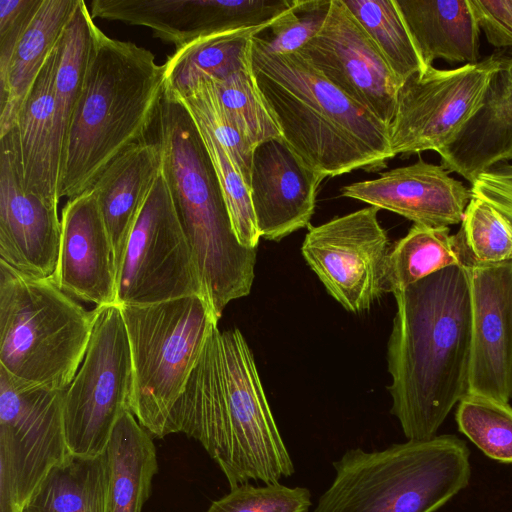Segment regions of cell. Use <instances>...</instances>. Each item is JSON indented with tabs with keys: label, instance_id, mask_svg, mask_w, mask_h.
<instances>
[{
	"label": "cell",
	"instance_id": "cell-1",
	"mask_svg": "<svg viewBox=\"0 0 512 512\" xmlns=\"http://www.w3.org/2000/svg\"><path fill=\"white\" fill-rule=\"evenodd\" d=\"M387 345L391 413L408 440H428L468 392L471 304L464 266L394 294Z\"/></svg>",
	"mask_w": 512,
	"mask_h": 512
},
{
	"label": "cell",
	"instance_id": "cell-2",
	"mask_svg": "<svg viewBox=\"0 0 512 512\" xmlns=\"http://www.w3.org/2000/svg\"><path fill=\"white\" fill-rule=\"evenodd\" d=\"M173 433L200 442L230 488L279 482L294 464L242 332L214 327L172 416Z\"/></svg>",
	"mask_w": 512,
	"mask_h": 512
},
{
	"label": "cell",
	"instance_id": "cell-3",
	"mask_svg": "<svg viewBox=\"0 0 512 512\" xmlns=\"http://www.w3.org/2000/svg\"><path fill=\"white\" fill-rule=\"evenodd\" d=\"M252 65L283 139L309 168L326 178L387 167L394 157L388 126L299 52H272L259 34L252 39Z\"/></svg>",
	"mask_w": 512,
	"mask_h": 512
},
{
	"label": "cell",
	"instance_id": "cell-4",
	"mask_svg": "<svg viewBox=\"0 0 512 512\" xmlns=\"http://www.w3.org/2000/svg\"><path fill=\"white\" fill-rule=\"evenodd\" d=\"M164 94V65L132 42L110 38L94 23L80 98L67 132L59 199L90 190L119 155L145 140Z\"/></svg>",
	"mask_w": 512,
	"mask_h": 512
},
{
	"label": "cell",
	"instance_id": "cell-5",
	"mask_svg": "<svg viewBox=\"0 0 512 512\" xmlns=\"http://www.w3.org/2000/svg\"><path fill=\"white\" fill-rule=\"evenodd\" d=\"M154 122L162 173L194 253L204 298L220 319L231 301L250 293L256 249L244 247L236 237L214 166L188 109L164 93Z\"/></svg>",
	"mask_w": 512,
	"mask_h": 512
},
{
	"label": "cell",
	"instance_id": "cell-6",
	"mask_svg": "<svg viewBox=\"0 0 512 512\" xmlns=\"http://www.w3.org/2000/svg\"><path fill=\"white\" fill-rule=\"evenodd\" d=\"M314 512H435L464 489L471 466L454 435L408 440L380 451L347 450Z\"/></svg>",
	"mask_w": 512,
	"mask_h": 512
},
{
	"label": "cell",
	"instance_id": "cell-7",
	"mask_svg": "<svg viewBox=\"0 0 512 512\" xmlns=\"http://www.w3.org/2000/svg\"><path fill=\"white\" fill-rule=\"evenodd\" d=\"M96 310H86L51 278L0 260V368L30 385L66 390L85 357Z\"/></svg>",
	"mask_w": 512,
	"mask_h": 512
},
{
	"label": "cell",
	"instance_id": "cell-8",
	"mask_svg": "<svg viewBox=\"0 0 512 512\" xmlns=\"http://www.w3.org/2000/svg\"><path fill=\"white\" fill-rule=\"evenodd\" d=\"M119 308L131 353L130 410L163 438L173 434L175 406L219 318L201 295Z\"/></svg>",
	"mask_w": 512,
	"mask_h": 512
},
{
	"label": "cell",
	"instance_id": "cell-9",
	"mask_svg": "<svg viewBox=\"0 0 512 512\" xmlns=\"http://www.w3.org/2000/svg\"><path fill=\"white\" fill-rule=\"evenodd\" d=\"M95 310L85 357L63 403L68 449L90 457L105 452L116 422L130 410L132 391L130 346L120 308L112 304Z\"/></svg>",
	"mask_w": 512,
	"mask_h": 512
},
{
	"label": "cell",
	"instance_id": "cell-10",
	"mask_svg": "<svg viewBox=\"0 0 512 512\" xmlns=\"http://www.w3.org/2000/svg\"><path fill=\"white\" fill-rule=\"evenodd\" d=\"M203 295L196 259L161 171L129 234L114 304L148 305Z\"/></svg>",
	"mask_w": 512,
	"mask_h": 512
},
{
	"label": "cell",
	"instance_id": "cell-11",
	"mask_svg": "<svg viewBox=\"0 0 512 512\" xmlns=\"http://www.w3.org/2000/svg\"><path fill=\"white\" fill-rule=\"evenodd\" d=\"M64 394L18 381L0 368V512H20L48 472L70 454Z\"/></svg>",
	"mask_w": 512,
	"mask_h": 512
},
{
	"label": "cell",
	"instance_id": "cell-12",
	"mask_svg": "<svg viewBox=\"0 0 512 512\" xmlns=\"http://www.w3.org/2000/svg\"><path fill=\"white\" fill-rule=\"evenodd\" d=\"M503 55L499 50L475 64L449 70L431 66L409 77L398 91L389 125L394 157L438 152L449 144L478 108Z\"/></svg>",
	"mask_w": 512,
	"mask_h": 512
},
{
	"label": "cell",
	"instance_id": "cell-13",
	"mask_svg": "<svg viewBox=\"0 0 512 512\" xmlns=\"http://www.w3.org/2000/svg\"><path fill=\"white\" fill-rule=\"evenodd\" d=\"M373 206L309 227L301 252L327 292L346 310L364 312L386 290L391 248Z\"/></svg>",
	"mask_w": 512,
	"mask_h": 512
},
{
	"label": "cell",
	"instance_id": "cell-14",
	"mask_svg": "<svg viewBox=\"0 0 512 512\" xmlns=\"http://www.w3.org/2000/svg\"><path fill=\"white\" fill-rule=\"evenodd\" d=\"M297 52L389 128L401 83L343 0H330L320 30Z\"/></svg>",
	"mask_w": 512,
	"mask_h": 512
},
{
	"label": "cell",
	"instance_id": "cell-15",
	"mask_svg": "<svg viewBox=\"0 0 512 512\" xmlns=\"http://www.w3.org/2000/svg\"><path fill=\"white\" fill-rule=\"evenodd\" d=\"M471 304L468 392L512 398V261L463 265Z\"/></svg>",
	"mask_w": 512,
	"mask_h": 512
},
{
	"label": "cell",
	"instance_id": "cell-16",
	"mask_svg": "<svg viewBox=\"0 0 512 512\" xmlns=\"http://www.w3.org/2000/svg\"><path fill=\"white\" fill-rule=\"evenodd\" d=\"M280 0H93L92 18L145 26L180 48L216 32L270 24Z\"/></svg>",
	"mask_w": 512,
	"mask_h": 512
},
{
	"label": "cell",
	"instance_id": "cell-17",
	"mask_svg": "<svg viewBox=\"0 0 512 512\" xmlns=\"http://www.w3.org/2000/svg\"><path fill=\"white\" fill-rule=\"evenodd\" d=\"M324 178L309 168L283 138L258 145L253 151L249 188L260 236L280 241L310 227Z\"/></svg>",
	"mask_w": 512,
	"mask_h": 512
},
{
	"label": "cell",
	"instance_id": "cell-18",
	"mask_svg": "<svg viewBox=\"0 0 512 512\" xmlns=\"http://www.w3.org/2000/svg\"><path fill=\"white\" fill-rule=\"evenodd\" d=\"M0 145V260L30 277L52 278L61 240L58 206L24 188L9 146Z\"/></svg>",
	"mask_w": 512,
	"mask_h": 512
},
{
	"label": "cell",
	"instance_id": "cell-19",
	"mask_svg": "<svg viewBox=\"0 0 512 512\" xmlns=\"http://www.w3.org/2000/svg\"><path fill=\"white\" fill-rule=\"evenodd\" d=\"M340 192L342 197L430 227L461 224L473 197L471 189L449 176L441 165L421 158L414 164L385 171L376 179L345 185Z\"/></svg>",
	"mask_w": 512,
	"mask_h": 512
},
{
	"label": "cell",
	"instance_id": "cell-20",
	"mask_svg": "<svg viewBox=\"0 0 512 512\" xmlns=\"http://www.w3.org/2000/svg\"><path fill=\"white\" fill-rule=\"evenodd\" d=\"M51 280L96 307L114 304V253L92 190L68 199L62 210L58 263Z\"/></svg>",
	"mask_w": 512,
	"mask_h": 512
},
{
	"label": "cell",
	"instance_id": "cell-21",
	"mask_svg": "<svg viewBox=\"0 0 512 512\" xmlns=\"http://www.w3.org/2000/svg\"><path fill=\"white\" fill-rule=\"evenodd\" d=\"M59 54L57 44L25 98L12 127L0 137L11 150L24 188L57 206L60 200L59 166L53 148V129Z\"/></svg>",
	"mask_w": 512,
	"mask_h": 512
},
{
	"label": "cell",
	"instance_id": "cell-22",
	"mask_svg": "<svg viewBox=\"0 0 512 512\" xmlns=\"http://www.w3.org/2000/svg\"><path fill=\"white\" fill-rule=\"evenodd\" d=\"M441 166L472 183L512 158V52L504 50L480 104L453 140L437 152Z\"/></svg>",
	"mask_w": 512,
	"mask_h": 512
},
{
	"label": "cell",
	"instance_id": "cell-23",
	"mask_svg": "<svg viewBox=\"0 0 512 512\" xmlns=\"http://www.w3.org/2000/svg\"><path fill=\"white\" fill-rule=\"evenodd\" d=\"M161 171L159 145L144 140L119 155L90 189L112 244L116 274L135 220Z\"/></svg>",
	"mask_w": 512,
	"mask_h": 512
},
{
	"label": "cell",
	"instance_id": "cell-24",
	"mask_svg": "<svg viewBox=\"0 0 512 512\" xmlns=\"http://www.w3.org/2000/svg\"><path fill=\"white\" fill-rule=\"evenodd\" d=\"M425 68L436 59L479 62V32L469 0H395Z\"/></svg>",
	"mask_w": 512,
	"mask_h": 512
},
{
	"label": "cell",
	"instance_id": "cell-25",
	"mask_svg": "<svg viewBox=\"0 0 512 512\" xmlns=\"http://www.w3.org/2000/svg\"><path fill=\"white\" fill-rule=\"evenodd\" d=\"M79 0H43L0 73V137L16 116L48 57L57 46Z\"/></svg>",
	"mask_w": 512,
	"mask_h": 512
},
{
	"label": "cell",
	"instance_id": "cell-26",
	"mask_svg": "<svg viewBox=\"0 0 512 512\" xmlns=\"http://www.w3.org/2000/svg\"><path fill=\"white\" fill-rule=\"evenodd\" d=\"M108 466L107 512H141L158 470L152 435L126 410L105 450Z\"/></svg>",
	"mask_w": 512,
	"mask_h": 512
},
{
	"label": "cell",
	"instance_id": "cell-27",
	"mask_svg": "<svg viewBox=\"0 0 512 512\" xmlns=\"http://www.w3.org/2000/svg\"><path fill=\"white\" fill-rule=\"evenodd\" d=\"M271 24L212 33L177 48L163 64L164 93L179 98L201 78L220 80L241 69L252 60L253 37Z\"/></svg>",
	"mask_w": 512,
	"mask_h": 512
},
{
	"label": "cell",
	"instance_id": "cell-28",
	"mask_svg": "<svg viewBox=\"0 0 512 512\" xmlns=\"http://www.w3.org/2000/svg\"><path fill=\"white\" fill-rule=\"evenodd\" d=\"M108 466L98 456L69 454L54 466L20 512H107Z\"/></svg>",
	"mask_w": 512,
	"mask_h": 512
},
{
	"label": "cell",
	"instance_id": "cell-29",
	"mask_svg": "<svg viewBox=\"0 0 512 512\" xmlns=\"http://www.w3.org/2000/svg\"><path fill=\"white\" fill-rule=\"evenodd\" d=\"M468 253L459 232L449 227L414 224L394 243L386 262V290L393 295L429 275L466 263Z\"/></svg>",
	"mask_w": 512,
	"mask_h": 512
},
{
	"label": "cell",
	"instance_id": "cell-30",
	"mask_svg": "<svg viewBox=\"0 0 512 512\" xmlns=\"http://www.w3.org/2000/svg\"><path fill=\"white\" fill-rule=\"evenodd\" d=\"M401 85L426 68L395 0H343Z\"/></svg>",
	"mask_w": 512,
	"mask_h": 512
},
{
	"label": "cell",
	"instance_id": "cell-31",
	"mask_svg": "<svg viewBox=\"0 0 512 512\" xmlns=\"http://www.w3.org/2000/svg\"><path fill=\"white\" fill-rule=\"evenodd\" d=\"M211 80L223 107L253 150L265 141L283 138L256 81L252 60L223 79Z\"/></svg>",
	"mask_w": 512,
	"mask_h": 512
},
{
	"label": "cell",
	"instance_id": "cell-32",
	"mask_svg": "<svg viewBox=\"0 0 512 512\" xmlns=\"http://www.w3.org/2000/svg\"><path fill=\"white\" fill-rule=\"evenodd\" d=\"M458 429L486 456L512 463V407L487 396L467 392L456 411Z\"/></svg>",
	"mask_w": 512,
	"mask_h": 512
},
{
	"label": "cell",
	"instance_id": "cell-33",
	"mask_svg": "<svg viewBox=\"0 0 512 512\" xmlns=\"http://www.w3.org/2000/svg\"><path fill=\"white\" fill-rule=\"evenodd\" d=\"M191 116L203 123L232 158L250 186L253 149L223 107L210 78L199 79L185 94L175 98Z\"/></svg>",
	"mask_w": 512,
	"mask_h": 512
},
{
	"label": "cell",
	"instance_id": "cell-34",
	"mask_svg": "<svg viewBox=\"0 0 512 512\" xmlns=\"http://www.w3.org/2000/svg\"><path fill=\"white\" fill-rule=\"evenodd\" d=\"M194 121L214 166L236 237L244 247L256 249L261 236L250 188L232 158L208 128L200 121Z\"/></svg>",
	"mask_w": 512,
	"mask_h": 512
},
{
	"label": "cell",
	"instance_id": "cell-35",
	"mask_svg": "<svg viewBox=\"0 0 512 512\" xmlns=\"http://www.w3.org/2000/svg\"><path fill=\"white\" fill-rule=\"evenodd\" d=\"M458 232L474 262L512 261V224L483 199L473 195Z\"/></svg>",
	"mask_w": 512,
	"mask_h": 512
},
{
	"label": "cell",
	"instance_id": "cell-36",
	"mask_svg": "<svg viewBox=\"0 0 512 512\" xmlns=\"http://www.w3.org/2000/svg\"><path fill=\"white\" fill-rule=\"evenodd\" d=\"M311 505L307 488L288 487L280 482L260 486L245 483L230 488L206 512H308Z\"/></svg>",
	"mask_w": 512,
	"mask_h": 512
},
{
	"label": "cell",
	"instance_id": "cell-37",
	"mask_svg": "<svg viewBox=\"0 0 512 512\" xmlns=\"http://www.w3.org/2000/svg\"><path fill=\"white\" fill-rule=\"evenodd\" d=\"M330 0H296L289 10L279 15L263 37L272 52L279 54L299 51L320 30Z\"/></svg>",
	"mask_w": 512,
	"mask_h": 512
},
{
	"label": "cell",
	"instance_id": "cell-38",
	"mask_svg": "<svg viewBox=\"0 0 512 512\" xmlns=\"http://www.w3.org/2000/svg\"><path fill=\"white\" fill-rule=\"evenodd\" d=\"M43 0H0V73L7 68L16 45Z\"/></svg>",
	"mask_w": 512,
	"mask_h": 512
},
{
	"label": "cell",
	"instance_id": "cell-39",
	"mask_svg": "<svg viewBox=\"0 0 512 512\" xmlns=\"http://www.w3.org/2000/svg\"><path fill=\"white\" fill-rule=\"evenodd\" d=\"M478 27L496 48H512V0H469Z\"/></svg>",
	"mask_w": 512,
	"mask_h": 512
},
{
	"label": "cell",
	"instance_id": "cell-40",
	"mask_svg": "<svg viewBox=\"0 0 512 512\" xmlns=\"http://www.w3.org/2000/svg\"><path fill=\"white\" fill-rule=\"evenodd\" d=\"M470 188L512 224V166L504 165L481 173Z\"/></svg>",
	"mask_w": 512,
	"mask_h": 512
},
{
	"label": "cell",
	"instance_id": "cell-41",
	"mask_svg": "<svg viewBox=\"0 0 512 512\" xmlns=\"http://www.w3.org/2000/svg\"><path fill=\"white\" fill-rule=\"evenodd\" d=\"M511 160H512V158H511ZM511 166H512V165H511Z\"/></svg>",
	"mask_w": 512,
	"mask_h": 512
}]
</instances>
